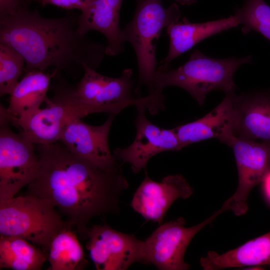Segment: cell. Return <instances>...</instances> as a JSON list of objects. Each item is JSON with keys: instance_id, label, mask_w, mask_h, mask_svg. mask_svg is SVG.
Here are the masks:
<instances>
[{"instance_id": "obj_18", "label": "cell", "mask_w": 270, "mask_h": 270, "mask_svg": "<svg viewBox=\"0 0 270 270\" xmlns=\"http://www.w3.org/2000/svg\"><path fill=\"white\" fill-rule=\"evenodd\" d=\"M234 94H226L218 106L202 118L173 128L182 148L212 138L222 142L233 133Z\"/></svg>"}, {"instance_id": "obj_4", "label": "cell", "mask_w": 270, "mask_h": 270, "mask_svg": "<svg viewBox=\"0 0 270 270\" xmlns=\"http://www.w3.org/2000/svg\"><path fill=\"white\" fill-rule=\"evenodd\" d=\"M72 228L48 199L26 194L0 200V235L23 238L48 254L56 236Z\"/></svg>"}, {"instance_id": "obj_5", "label": "cell", "mask_w": 270, "mask_h": 270, "mask_svg": "<svg viewBox=\"0 0 270 270\" xmlns=\"http://www.w3.org/2000/svg\"><path fill=\"white\" fill-rule=\"evenodd\" d=\"M180 16L176 4L165 8L162 0H136L134 16L122 34L124 41L132 44L136 54L138 82L136 93L138 97H140L142 84L146 86L150 94L154 91L156 42L162 29L178 22Z\"/></svg>"}, {"instance_id": "obj_23", "label": "cell", "mask_w": 270, "mask_h": 270, "mask_svg": "<svg viewBox=\"0 0 270 270\" xmlns=\"http://www.w3.org/2000/svg\"><path fill=\"white\" fill-rule=\"evenodd\" d=\"M234 16L244 34L254 30L270 41V6L264 0H246L243 6L237 8Z\"/></svg>"}, {"instance_id": "obj_13", "label": "cell", "mask_w": 270, "mask_h": 270, "mask_svg": "<svg viewBox=\"0 0 270 270\" xmlns=\"http://www.w3.org/2000/svg\"><path fill=\"white\" fill-rule=\"evenodd\" d=\"M110 114L100 126L88 124L80 119L69 124L62 132L58 141L74 154L110 172H122L121 164L110 152L108 134L114 117Z\"/></svg>"}, {"instance_id": "obj_16", "label": "cell", "mask_w": 270, "mask_h": 270, "mask_svg": "<svg viewBox=\"0 0 270 270\" xmlns=\"http://www.w3.org/2000/svg\"><path fill=\"white\" fill-rule=\"evenodd\" d=\"M123 0H94L78 16V29L84 34L98 31L106 38V54L116 56L124 50L125 42L120 28Z\"/></svg>"}, {"instance_id": "obj_28", "label": "cell", "mask_w": 270, "mask_h": 270, "mask_svg": "<svg viewBox=\"0 0 270 270\" xmlns=\"http://www.w3.org/2000/svg\"><path fill=\"white\" fill-rule=\"evenodd\" d=\"M182 5H190L196 2L197 0H174Z\"/></svg>"}, {"instance_id": "obj_27", "label": "cell", "mask_w": 270, "mask_h": 270, "mask_svg": "<svg viewBox=\"0 0 270 270\" xmlns=\"http://www.w3.org/2000/svg\"><path fill=\"white\" fill-rule=\"evenodd\" d=\"M262 183L264 194L270 200V171L266 176Z\"/></svg>"}, {"instance_id": "obj_22", "label": "cell", "mask_w": 270, "mask_h": 270, "mask_svg": "<svg viewBox=\"0 0 270 270\" xmlns=\"http://www.w3.org/2000/svg\"><path fill=\"white\" fill-rule=\"evenodd\" d=\"M65 229L52 240L48 252L49 270H80L88 264L76 233Z\"/></svg>"}, {"instance_id": "obj_1", "label": "cell", "mask_w": 270, "mask_h": 270, "mask_svg": "<svg viewBox=\"0 0 270 270\" xmlns=\"http://www.w3.org/2000/svg\"><path fill=\"white\" fill-rule=\"evenodd\" d=\"M34 145L38 172L26 194L52 202L82 238L92 218L120 212V197L128 187L122 172L104 170L60 141Z\"/></svg>"}, {"instance_id": "obj_10", "label": "cell", "mask_w": 270, "mask_h": 270, "mask_svg": "<svg viewBox=\"0 0 270 270\" xmlns=\"http://www.w3.org/2000/svg\"><path fill=\"white\" fill-rule=\"evenodd\" d=\"M222 143L233 150L237 166L238 182L235 192L220 208L224 212L232 210L238 216L248 211V198L256 185L262 182L270 171V142L248 140L232 133Z\"/></svg>"}, {"instance_id": "obj_14", "label": "cell", "mask_w": 270, "mask_h": 270, "mask_svg": "<svg viewBox=\"0 0 270 270\" xmlns=\"http://www.w3.org/2000/svg\"><path fill=\"white\" fill-rule=\"evenodd\" d=\"M193 190L181 174L168 175L160 182L151 179L147 172L136 190L130 206L146 220L162 224L164 218L172 204L177 199H186Z\"/></svg>"}, {"instance_id": "obj_25", "label": "cell", "mask_w": 270, "mask_h": 270, "mask_svg": "<svg viewBox=\"0 0 270 270\" xmlns=\"http://www.w3.org/2000/svg\"><path fill=\"white\" fill-rule=\"evenodd\" d=\"M35 0H0V18L29 9Z\"/></svg>"}, {"instance_id": "obj_8", "label": "cell", "mask_w": 270, "mask_h": 270, "mask_svg": "<svg viewBox=\"0 0 270 270\" xmlns=\"http://www.w3.org/2000/svg\"><path fill=\"white\" fill-rule=\"evenodd\" d=\"M0 112V200L11 198L37 176L39 160L34 144L14 132Z\"/></svg>"}, {"instance_id": "obj_20", "label": "cell", "mask_w": 270, "mask_h": 270, "mask_svg": "<svg viewBox=\"0 0 270 270\" xmlns=\"http://www.w3.org/2000/svg\"><path fill=\"white\" fill-rule=\"evenodd\" d=\"M200 262L204 270L262 266L270 268V232L222 254L208 252Z\"/></svg>"}, {"instance_id": "obj_6", "label": "cell", "mask_w": 270, "mask_h": 270, "mask_svg": "<svg viewBox=\"0 0 270 270\" xmlns=\"http://www.w3.org/2000/svg\"><path fill=\"white\" fill-rule=\"evenodd\" d=\"M132 70L124 69L118 78H110L84 66L82 78L72 86L64 81L74 96L81 104L88 107L92 113L106 112L117 114L130 106H144L152 114L165 108L162 93L154 92L144 97L134 98Z\"/></svg>"}, {"instance_id": "obj_24", "label": "cell", "mask_w": 270, "mask_h": 270, "mask_svg": "<svg viewBox=\"0 0 270 270\" xmlns=\"http://www.w3.org/2000/svg\"><path fill=\"white\" fill-rule=\"evenodd\" d=\"M25 60L16 49L0 43V95L10 94L24 70Z\"/></svg>"}, {"instance_id": "obj_3", "label": "cell", "mask_w": 270, "mask_h": 270, "mask_svg": "<svg viewBox=\"0 0 270 270\" xmlns=\"http://www.w3.org/2000/svg\"><path fill=\"white\" fill-rule=\"evenodd\" d=\"M252 60L250 55L242 58H213L196 49L189 60L178 68L169 67L164 70L156 69L154 92L162 93L167 86H176L187 91L202 106L206 95L214 90H222L226 94L234 93L235 72Z\"/></svg>"}, {"instance_id": "obj_15", "label": "cell", "mask_w": 270, "mask_h": 270, "mask_svg": "<svg viewBox=\"0 0 270 270\" xmlns=\"http://www.w3.org/2000/svg\"><path fill=\"white\" fill-rule=\"evenodd\" d=\"M233 134L270 142V88L232 95Z\"/></svg>"}, {"instance_id": "obj_11", "label": "cell", "mask_w": 270, "mask_h": 270, "mask_svg": "<svg viewBox=\"0 0 270 270\" xmlns=\"http://www.w3.org/2000/svg\"><path fill=\"white\" fill-rule=\"evenodd\" d=\"M86 238L90 257L98 270H126L142 264L144 240L116 230L104 223L88 228Z\"/></svg>"}, {"instance_id": "obj_26", "label": "cell", "mask_w": 270, "mask_h": 270, "mask_svg": "<svg viewBox=\"0 0 270 270\" xmlns=\"http://www.w3.org/2000/svg\"><path fill=\"white\" fill-rule=\"evenodd\" d=\"M94 0H35L40 5L44 6L52 4L67 10L78 9L80 11L86 8Z\"/></svg>"}, {"instance_id": "obj_7", "label": "cell", "mask_w": 270, "mask_h": 270, "mask_svg": "<svg viewBox=\"0 0 270 270\" xmlns=\"http://www.w3.org/2000/svg\"><path fill=\"white\" fill-rule=\"evenodd\" d=\"M52 86L54 96L47 98L48 106L39 108L30 116L16 119L6 114L8 122L22 129L21 133L34 144H48L58 141L65 128L70 122L93 114L88 106L81 104L72 94L62 78Z\"/></svg>"}, {"instance_id": "obj_17", "label": "cell", "mask_w": 270, "mask_h": 270, "mask_svg": "<svg viewBox=\"0 0 270 270\" xmlns=\"http://www.w3.org/2000/svg\"><path fill=\"white\" fill-rule=\"evenodd\" d=\"M238 18L230 16L228 18L202 23L190 22L184 18L182 21L172 24L166 28L170 38L167 56L160 62L157 70H167L172 60L190 50L199 42L214 34L238 26Z\"/></svg>"}, {"instance_id": "obj_12", "label": "cell", "mask_w": 270, "mask_h": 270, "mask_svg": "<svg viewBox=\"0 0 270 270\" xmlns=\"http://www.w3.org/2000/svg\"><path fill=\"white\" fill-rule=\"evenodd\" d=\"M136 108L138 116L134 121L136 134L134 140L128 147L116 148L113 151L115 158L130 164L134 174L146 170L150 159L156 154L182 148L173 128H163L150 122L145 115L144 106Z\"/></svg>"}, {"instance_id": "obj_19", "label": "cell", "mask_w": 270, "mask_h": 270, "mask_svg": "<svg viewBox=\"0 0 270 270\" xmlns=\"http://www.w3.org/2000/svg\"><path fill=\"white\" fill-rule=\"evenodd\" d=\"M57 72L54 68L51 74L40 70L26 72L10 94L8 106L4 108L6 114L20 120L40 108L41 104L47 98L51 80Z\"/></svg>"}, {"instance_id": "obj_21", "label": "cell", "mask_w": 270, "mask_h": 270, "mask_svg": "<svg viewBox=\"0 0 270 270\" xmlns=\"http://www.w3.org/2000/svg\"><path fill=\"white\" fill-rule=\"evenodd\" d=\"M48 254L27 240L18 236L0 235V269L40 270Z\"/></svg>"}, {"instance_id": "obj_2", "label": "cell", "mask_w": 270, "mask_h": 270, "mask_svg": "<svg viewBox=\"0 0 270 270\" xmlns=\"http://www.w3.org/2000/svg\"><path fill=\"white\" fill-rule=\"evenodd\" d=\"M68 10L50 18L42 16L36 8L1 18L0 43L22 56L25 72L52 66L74 76L84 66L95 70L106 55V46L82 34L79 14Z\"/></svg>"}, {"instance_id": "obj_9", "label": "cell", "mask_w": 270, "mask_h": 270, "mask_svg": "<svg viewBox=\"0 0 270 270\" xmlns=\"http://www.w3.org/2000/svg\"><path fill=\"white\" fill-rule=\"evenodd\" d=\"M220 208L200 223L184 226L182 217L162 224L144 242L142 264H153L160 270H187L190 265L184 260V254L193 238L203 228L222 213Z\"/></svg>"}]
</instances>
